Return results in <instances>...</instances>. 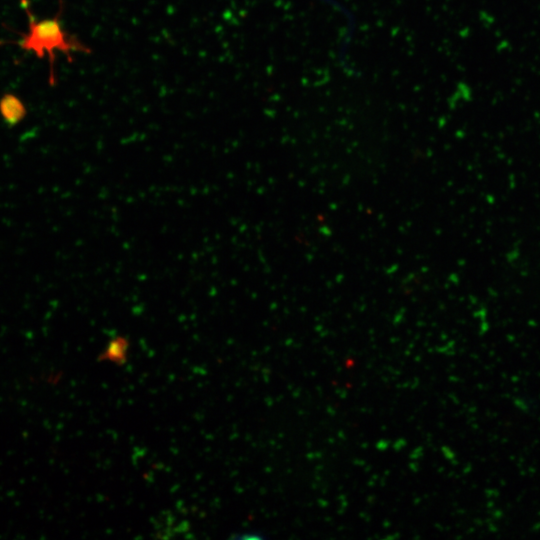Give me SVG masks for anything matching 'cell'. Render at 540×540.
<instances>
[{
	"label": "cell",
	"instance_id": "obj_1",
	"mask_svg": "<svg viewBox=\"0 0 540 540\" xmlns=\"http://www.w3.org/2000/svg\"><path fill=\"white\" fill-rule=\"evenodd\" d=\"M22 3L28 16L29 28L27 33L21 34L22 38L17 44L23 50L34 52L38 58H42L45 55L48 56L50 67L49 83L54 85L56 51L63 53L68 58V61L71 62L73 52L90 54L91 49L75 35L64 30L61 21L63 4L60 5V9L54 17L36 20L28 2L24 3V0H22Z\"/></svg>",
	"mask_w": 540,
	"mask_h": 540
},
{
	"label": "cell",
	"instance_id": "obj_2",
	"mask_svg": "<svg viewBox=\"0 0 540 540\" xmlns=\"http://www.w3.org/2000/svg\"><path fill=\"white\" fill-rule=\"evenodd\" d=\"M0 113L6 123L14 125L25 117L26 109L16 95L6 93L0 99Z\"/></svg>",
	"mask_w": 540,
	"mask_h": 540
},
{
	"label": "cell",
	"instance_id": "obj_3",
	"mask_svg": "<svg viewBox=\"0 0 540 540\" xmlns=\"http://www.w3.org/2000/svg\"><path fill=\"white\" fill-rule=\"evenodd\" d=\"M129 343L124 337H115L112 339L105 352L101 355V359H108L116 363H123L125 361L127 349Z\"/></svg>",
	"mask_w": 540,
	"mask_h": 540
},
{
	"label": "cell",
	"instance_id": "obj_4",
	"mask_svg": "<svg viewBox=\"0 0 540 540\" xmlns=\"http://www.w3.org/2000/svg\"><path fill=\"white\" fill-rule=\"evenodd\" d=\"M236 538H240V539H247V538H249V539H263L265 537L261 533L254 532V533L248 534V535L242 534V535L236 536Z\"/></svg>",
	"mask_w": 540,
	"mask_h": 540
}]
</instances>
